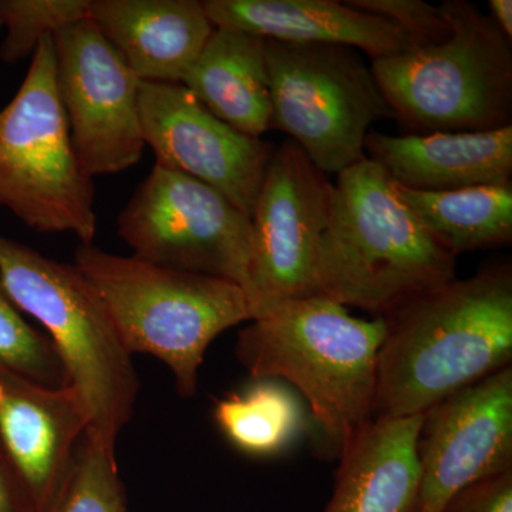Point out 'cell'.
Instances as JSON below:
<instances>
[{
  "instance_id": "1",
  "label": "cell",
  "mask_w": 512,
  "mask_h": 512,
  "mask_svg": "<svg viewBox=\"0 0 512 512\" xmlns=\"http://www.w3.org/2000/svg\"><path fill=\"white\" fill-rule=\"evenodd\" d=\"M384 319L373 419L427 413L511 366V264L485 265Z\"/></svg>"
},
{
  "instance_id": "2",
  "label": "cell",
  "mask_w": 512,
  "mask_h": 512,
  "mask_svg": "<svg viewBox=\"0 0 512 512\" xmlns=\"http://www.w3.org/2000/svg\"><path fill=\"white\" fill-rule=\"evenodd\" d=\"M386 319H359L323 296L264 309L239 332L235 353L252 379L292 386L320 439L340 456L373 419Z\"/></svg>"
},
{
  "instance_id": "3",
  "label": "cell",
  "mask_w": 512,
  "mask_h": 512,
  "mask_svg": "<svg viewBox=\"0 0 512 512\" xmlns=\"http://www.w3.org/2000/svg\"><path fill=\"white\" fill-rule=\"evenodd\" d=\"M456 279L440 247L366 158L338 175L318 259V296L386 318Z\"/></svg>"
},
{
  "instance_id": "4",
  "label": "cell",
  "mask_w": 512,
  "mask_h": 512,
  "mask_svg": "<svg viewBox=\"0 0 512 512\" xmlns=\"http://www.w3.org/2000/svg\"><path fill=\"white\" fill-rule=\"evenodd\" d=\"M74 266L99 295L127 352L157 357L183 397L197 393L211 343L254 319L244 289L215 276L110 254L93 244L77 248Z\"/></svg>"
},
{
  "instance_id": "5",
  "label": "cell",
  "mask_w": 512,
  "mask_h": 512,
  "mask_svg": "<svg viewBox=\"0 0 512 512\" xmlns=\"http://www.w3.org/2000/svg\"><path fill=\"white\" fill-rule=\"evenodd\" d=\"M0 284L20 311L47 330L69 386L86 407L87 436L116 450L133 416L140 382L133 356L93 286L76 266L46 258L2 234Z\"/></svg>"
},
{
  "instance_id": "6",
  "label": "cell",
  "mask_w": 512,
  "mask_h": 512,
  "mask_svg": "<svg viewBox=\"0 0 512 512\" xmlns=\"http://www.w3.org/2000/svg\"><path fill=\"white\" fill-rule=\"evenodd\" d=\"M440 9L451 28L447 40L370 66L396 120L430 133L511 126V40L467 0H446Z\"/></svg>"
},
{
  "instance_id": "7",
  "label": "cell",
  "mask_w": 512,
  "mask_h": 512,
  "mask_svg": "<svg viewBox=\"0 0 512 512\" xmlns=\"http://www.w3.org/2000/svg\"><path fill=\"white\" fill-rule=\"evenodd\" d=\"M0 207L40 234H97L93 178L84 173L56 87L53 36L40 40L25 80L0 110Z\"/></svg>"
},
{
  "instance_id": "8",
  "label": "cell",
  "mask_w": 512,
  "mask_h": 512,
  "mask_svg": "<svg viewBox=\"0 0 512 512\" xmlns=\"http://www.w3.org/2000/svg\"><path fill=\"white\" fill-rule=\"evenodd\" d=\"M271 128L284 131L326 175L366 160L377 120L396 119L356 49L265 40Z\"/></svg>"
},
{
  "instance_id": "9",
  "label": "cell",
  "mask_w": 512,
  "mask_h": 512,
  "mask_svg": "<svg viewBox=\"0 0 512 512\" xmlns=\"http://www.w3.org/2000/svg\"><path fill=\"white\" fill-rule=\"evenodd\" d=\"M117 232L134 258L234 282L252 305L251 218L207 184L154 165L120 212Z\"/></svg>"
},
{
  "instance_id": "10",
  "label": "cell",
  "mask_w": 512,
  "mask_h": 512,
  "mask_svg": "<svg viewBox=\"0 0 512 512\" xmlns=\"http://www.w3.org/2000/svg\"><path fill=\"white\" fill-rule=\"evenodd\" d=\"M333 191L328 175L292 140L272 153L251 217L254 319L276 302L318 296Z\"/></svg>"
},
{
  "instance_id": "11",
  "label": "cell",
  "mask_w": 512,
  "mask_h": 512,
  "mask_svg": "<svg viewBox=\"0 0 512 512\" xmlns=\"http://www.w3.org/2000/svg\"><path fill=\"white\" fill-rule=\"evenodd\" d=\"M56 87L80 167L90 178L136 165L146 141L141 80L92 19L53 35Z\"/></svg>"
},
{
  "instance_id": "12",
  "label": "cell",
  "mask_w": 512,
  "mask_h": 512,
  "mask_svg": "<svg viewBox=\"0 0 512 512\" xmlns=\"http://www.w3.org/2000/svg\"><path fill=\"white\" fill-rule=\"evenodd\" d=\"M138 106L158 165L207 184L252 217L271 144L228 126L181 83L141 82Z\"/></svg>"
},
{
  "instance_id": "13",
  "label": "cell",
  "mask_w": 512,
  "mask_h": 512,
  "mask_svg": "<svg viewBox=\"0 0 512 512\" xmlns=\"http://www.w3.org/2000/svg\"><path fill=\"white\" fill-rule=\"evenodd\" d=\"M417 457L416 512H441L467 485L512 471V366L424 413Z\"/></svg>"
},
{
  "instance_id": "14",
  "label": "cell",
  "mask_w": 512,
  "mask_h": 512,
  "mask_svg": "<svg viewBox=\"0 0 512 512\" xmlns=\"http://www.w3.org/2000/svg\"><path fill=\"white\" fill-rule=\"evenodd\" d=\"M89 430L72 386H42L0 369V450L33 512H50Z\"/></svg>"
},
{
  "instance_id": "15",
  "label": "cell",
  "mask_w": 512,
  "mask_h": 512,
  "mask_svg": "<svg viewBox=\"0 0 512 512\" xmlns=\"http://www.w3.org/2000/svg\"><path fill=\"white\" fill-rule=\"evenodd\" d=\"M202 5L214 28L259 39L348 46L372 60L412 49V40L393 20L338 0H205Z\"/></svg>"
},
{
  "instance_id": "16",
  "label": "cell",
  "mask_w": 512,
  "mask_h": 512,
  "mask_svg": "<svg viewBox=\"0 0 512 512\" xmlns=\"http://www.w3.org/2000/svg\"><path fill=\"white\" fill-rule=\"evenodd\" d=\"M365 150L394 184L410 190L456 191L512 183V124L477 133H369Z\"/></svg>"
},
{
  "instance_id": "17",
  "label": "cell",
  "mask_w": 512,
  "mask_h": 512,
  "mask_svg": "<svg viewBox=\"0 0 512 512\" xmlns=\"http://www.w3.org/2000/svg\"><path fill=\"white\" fill-rule=\"evenodd\" d=\"M90 19L148 83H181L215 29L198 0H92Z\"/></svg>"
},
{
  "instance_id": "18",
  "label": "cell",
  "mask_w": 512,
  "mask_h": 512,
  "mask_svg": "<svg viewBox=\"0 0 512 512\" xmlns=\"http://www.w3.org/2000/svg\"><path fill=\"white\" fill-rule=\"evenodd\" d=\"M423 416L370 420L340 453L335 487L323 512H416Z\"/></svg>"
},
{
  "instance_id": "19",
  "label": "cell",
  "mask_w": 512,
  "mask_h": 512,
  "mask_svg": "<svg viewBox=\"0 0 512 512\" xmlns=\"http://www.w3.org/2000/svg\"><path fill=\"white\" fill-rule=\"evenodd\" d=\"M181 84L239 133L259 138L271 130L264 39L215 28Z\"/></svg>"
},
{
  "instance_id": "20",
  "label": "cell",
  "mask_w": 512,
  "mask_h": 512,
  "mask_svg": "<svg viewBox=\"0 0 512 512\" xmlns=\"http://www.w3.org/2000/svg\"><path fill=\"white\" fill-rule=\"evenodd\" d=\"M393 185L400 200L448 254L511 244L512 183L441 192Z\"/></svg>"
},
{
  "instance_id": "21",
  "label": "cell",
  "mask_w": 512,
  "mask_h": 512,
  "mask_svg": "<svg viewBox=\"0 0 512 512\" xmlns=\"http://www.w3.org/2000/svg\"><path fill=\"white\" fill-rule=\"evenodd\" d=\"M214 420L225 439L252 457L282 453L301 436L305 406L291 386L276 379H252L241 392L215 403Z\"/></svg>"
},
{
  "instance_id": "22",
  "label": "cell",
  "mask_w": 512,
  "mask_h": 512,
  "mask_svg": "<svg viewBox=\"0 0 512 512\" xmlns=\"http://www.w3.org/2000/svg\"><path fill=\"white\" fill-rule=\"evenodd\" d=\"M50 512H128L116 450L84 434Z\"/></svg>"
},
{
  "instance_id": "23",
  "label": "cell",
  "mask_w": 512,
  "mask_h": 512,
  "mask_svg": "<svg viewBox=\"0 0 512 512\" xmlns=\"http://www.w3.org/2000/svg\"><path fill=\"white\" fill-rule=\"evenodd\" d=\"M0 369L42 386H69L55 346L23 318L0 284Z\"/></svg>"
},
{
  "instance_id": "24",
  "label": "cell",
  "mask_w": 512,
  "mask_h": 512,
  "mask_svg": "<svg viewBox=\"0 0 512 512\" xmlns=\"http://www.w3.org/2000/svg\"><path fill=\"white\" fill-rule=\"evenodd\" d=\"M92 0H0V23L6 26L0 57L15 64L35 53L40 40L90 19Z\"/></svg>"
},
{
  "instance_id": "25",
  "label": "cell",
  "mask_w": 512,
  "mask_h": 512,
  "mask_svg": "<svg viewBox=\"0 0 512 512\" xmlns=\"http://www.w3.org/2000/svg\"><path fill=\"white\" fill-rule=\"evenodd\" d=\"M349 6L362 12L393 20L412 40V47L439 45L451 35L440 6L421 0H348Z\"/></svg>"
},
{
  "instance_id": "26",
  "label": "cell",
  "mask_w": 512,
  "mask_h": 512,
  "mask_svg": "<svg viewBox=\"0 0 512 512\" xmlns=\"http://www.w3.org/2000/svg\"><path fill=\"white\" fill-rule=\"evenodd\" d=\"M441 512H512V471L467 485Z\"/></svg>"
},
{
  "instance_id": "27",
  "label": "cell",
  "mask_w": 512,
  "mask_h": 512,
  "mask_svg": "<svg viewBox=\"0 0 512 512\" xmlns=\"http://www.w3.org/2000/svg\"><path fill=\"white\" fill-rule=\"evenodd\" d=\"M0 512H33L28 497L0 450Z\"/></svg>"
},
{
  "instance_id": "28",
  "label": "cell",
  "mask_w": 512,
  "mask_h": 512,
  "mask_svg": "<svg viewBox=\"0 0 512 512\" xmlns=\"http://www.w3.org/2000/svg\"><path fill=\"white\" fill-rule=\"evenodd\" d=\"M490 18L493 19L498 29L504 33L505 37L512 39V2L511 0H490Z\"/></svg>"
},
{
  "instance_id": "29",
  "label": "cell",
  "mask_w": 512,
  "mask_h": 512,
  "mask_svg": "<svg viewBox=\"0 0 512 512\" xmlns=\"http://www.w3.org/2000/svg\"><path fill=\"white\" fill-rule=\"evenodd\" d=\"M0 25H2V23H0Z\"/></svg>"
}]
</instances>
